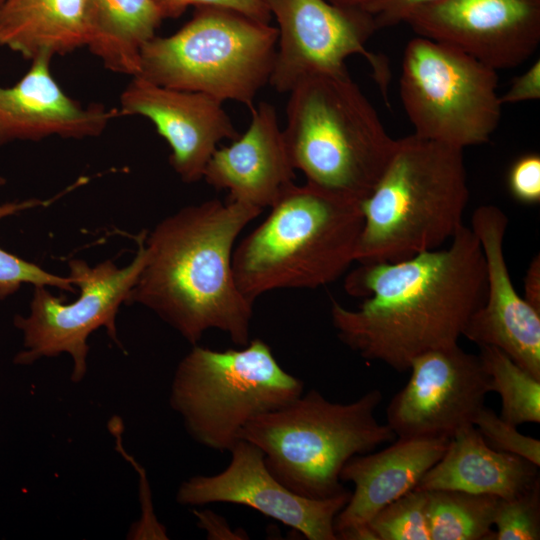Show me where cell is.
<instances>
[{"label":"cell","mask_w":540,"mask_h":540,"mask_svg":"<svg viewBox=\"0 0 540 540\" xmlns=\"http://www.w3.org/2000/svg\"><path fill=\"white\" fill-rule=\"evenodd\" d=\"M155 2L164 19L178 18L189 6L226 8L265 23H269L272 17L265 0H155Z\"/></svg>","instance_id":"obj_29"},{"label":"cell","mask_w":540,"mask_h":540,"mask_svg":"<svg viewBox=\"0 0 540 540\" xmlns=\"http://www.w3.org/2000/svg\"><path fill=\"white\" fill-rule=\"evenodd\" d=\"M497 70L459 48L416 36L404 50L399 91L415 135L458 147L489 142L501 118Z\"/></svg>","instance_id":"obj_9"},{"label":"cell","mask_w":540,"mask_h":540,"mask_svg":"<svg viewBox=\"0 0 540 540\" xmlns=\"http://www.w3.org/2000/svg\"><path fill=\"white\" fill-rule=\"evenodd\" d=\"M492 392L501 399L500 417L515 425L540 423V379L493 346H479Z\"/></svg>","instance_id":"obj_24"},{"label":"cell","mask_w":540,"mask_h":540,"mask_svg":"<svg viewBox=\"0 0 540 540\" xmlns=\"http://www.w3.org/2000/svg\"><path fill=\"white\" fill-rule=\"evenodd\" d=\"M508 188L514 199L533 205L540 201V156L528 153L517 158L507 176Z\"/></svg>","instance_id":"obj_30"},{"label":"cell","mask_w":540,"mask_h":540,"mask_svg":"<svg viewBox=\"0 0 540 540\" xmlns=\"http://www.w3.org/2000/svg\"><path fill=\"white\" fill-rule=\"evenodd\" d=\"M303 392V382L285 371L270 346L256 338L242 349L193 345L176 367L169 403L196 442L229 452L251 419Z\"/></svg>","instance_id":"obj_8"},{"label":"cell","mask_w":540,"mask_h":540,"mask_svg":"<svg viewBox=\"0 0 540 540\" xmlns=\"http://www.w3.org/2000/svg\"><path fill=\"white\" fill-rule=\"evenodd\" d=\"M277 28L234 10L195 7L190 21L141 49L136 76L249 107L272 75Z\"/></svg>","instance_id":"obj_7"},{"label":"cell","mask_w":540,"mask_h":540,"mask_svg":"<svg viewBox=\"0 0 540 540\" xmlns=\"http://www.w3.org/2000/svg\"><path fill=\"white\" fill-rule=\"evenodd\" d=\"M508 224L494 205L479 206L471 227L481 246L486 270L483 304L470 318L463 336L478 346H493L540 379V311L516 291L504 256Z\"/></svg>","instance_id":"obj_15"},{"label":"cell","mask_w":540,"mask_h":540,"mask_svg":"<svg viewBox=\"0 0 540 540\" xmlns=\"http://www.w3.org/2000/svg\"><path fill=\"white\" fill-rule=\"evenodd\" d=\"M227 467L214 475H196L178 487L176 501L198 507L229 503L250 507L309 540H337L334 521L350 498L346 491L325 499L301 496L282 484L269 471L262 451L238 441L229 451Z\"/></svg>","instance_id":"obj_13"},{"label":"cell","mask_w":540,"mask_h":540,"mask_svg":"<svg viewBox=\"0 0 540 540\" xmlns=\"http://www.w3.org/2000/svg\"><path fill=\"white\" fill-rule=\"evenodd\" d=\"M146 232L137 238L138 250L124 267L105 260L90 267L81 259L68 261L69 277L79 289L76 300L64 303L44 286H35L27 316L16 315L14 325L23 333V350L14 363L31 365L41 358L68 354L72 359L71 381L81 382L87 373L88 338L104 327L110 339L122 347L116 318L128 303L145 260Z\"/></svg>","instance_id":"obj_10"},{"label":"cell","mask_w":540,"mask_h":540,"mask_svg":"<svg viewBox=\"0 0 540 540\" xmlns=\"http://www.w3.org/2000/svg\"><path fill=\"white\" fill-rule=\"evenodd\" d=\"M251 122L244 134L228 146L217 148L206 165L203 179L228 191V201L272 207L294 184L283 130L274 106H251Z\"/></svg>","instance_id":"obj_18"},{"label":"cell","mask_w":540,"mask_h":540,"mask_svg":"<svg viewBox=\"0 0 540 540\" xmlns=\"http://www.w3.org/2000/svg\"><path fill=\"white\" fill-rule=\"evenodd\" d=\"M265 1L278 23V50L269 80L276 91L289 93L299 80L310 75L347 73L345 60L358 54L371 66L387 101V60L365 47L377 30L371 14L327 0Z\"/></svg>","instance_id":"obj_11"},{"label":"cell","mask_w":540,"mask_h":540,"mask_svg":"<svg viewBox=\"0 0 540 540\" xmlns=\"http://www.w3.org/2000/svg\"><path fill=\"white\" fill-rule=\"evenodd\" d=\"M344 287L365 300L348 309L332 299L338 338L362 358L405 372L417 356L458 344L485 299L484 256L463 225L445 249L397 262L360 263Z\"/></svg>","instance_id":"obj_1"},{"label":"cell","mask_w":540,"mask_h":540,"mask_svg":"<svg viewBox=\"0 0 540 540\" xmlns=\"http://www.w3.org/2000/svg\"><path fill=\"white\" fill-rule=\"evenodd\" d=\"M53 202L30 198L23 201L0 203V220L21 211L45 206ZM55 287L67 292H75L73 280L67 276L50 273L37 264L24 260L0 247V300L16 293L22 284Z\"/></svg>","instance_id":"obj_25"},{"label":"cell","mask_w":540,"mask_h":540,"mask_svg":"<svg viewBox=\"0 0 540 540\" xmlns=\"http://www.w3.org/2000/svg\"><path fill=\"white\" fill-rule=\"evenodd\" d=\"M51 60L47 55L36 57L19 81L0 86V147L53 136L98 137L120 116L118 109L100 103L83 105L70 97L54 78Z\"/></svg>","instance_id":"obj_17"},{"label":"cell","mask_w":540,"mask_h":540,"mask_svg":"<svg viewBox=\"0 0 540 540\" xmlns=\"http://www.w3.org/2000/svg\"><path fill=\"white\" fill-rule=\"evenodd\" d=\"M493 526L496 540L540 539V480L513 497L499 498Z\"/></svg>","instance_id":"obj_27"},{"label":"cell","mask_w":540,"mask_h":540,"mask_svg":"<svg viewBox=\"0 0 540 540\" xmlns=\"http://www.w3.org/2000/svg\"><path fill=\"white\" fill-rule=\"evenodd\" d=\"M538 469L520 456L492 449L476 427L469 425L449 440L443 456L416 488L510 498L540 480Z\"/></svg>","instance_id":"obj_20"},{"label":"cell","mask_w":540,"mask_h":540,"mask_svg":"<svg viewBox=\"0 0 540 540\" xmlns=\"http://www.w3.org/2000/svg\"><path fill=\"white\" fill-rule=\"evenodd\" d=\"M87 0H3L0 46L32 61L63 56L87 47Z\"/></svg>","instance_id":"obj_21"},{"label":"cell","mask_w":540,"mask_h":540,"mask_svg":"<svg viewBox=\"0 0 540 540\" xmlns=\"http://www.w3.org/2000/svg\"><path fill=\"white\" fill-rule=\"evenodd\" d=\"M540 98V61L537 59L524 73L514 78L501 104H515Z\"/></svg>","instance_id":"obj_32"},{"label":"cell","mask_w":540,"mask_h":540,"mask_svg":"<svg viewBox=\"0 0 540 540\" xmlns=\"http://www.w3.org/2000/svg\"><path fill=\"white\" fill-rule=\"evenodd\" d=\"M289 94L283 135L293 168L307 183L362 203L397 140L348 72L307 76Z\"/></svg>","instance_id":"obj_5"},{"label":"cell","mask_w":540,"mask_h":540,"mask_svg":"<svg viewBox=\"0 0 540 540\" xmlns=\"http://www.w3.org/2000/svg\"><path fill=\"white\" fill-rule=\"evenodd\" d=\"M87 48L112 72L138 74L142 47L164 20L155 0H87Z\"/></svg>","instance_id":"obj_22"},{"label":"cell","mask_w":540,"mask_h":540,"mask_svg":"<svg viewBox=\"0 0 540 540\" xmlns=\"http://www.w3.org/2000/svg\"><path fill=\"white\" fill-rule=\"evenodd\" d=\"M404 23L495 70L509 69L540 44V0H435L414 9Z\"/></svg>","instance_id":"obj_14"},{"label":"cell","mask_w":540,"mask_h":540,"mask_svg":"<svg viewBox=\"0 0 540 540\" xmlns=\"http://www.w3.org/2000/svg\"><path fill=\"white\" fill-rule=\"evenodd\" d=\"M335 5L345 7L363 8L373 0H327Z\"/></svg>","instance_id":"obj_35"},{"label":"cell","mask_w":540,"mask_h":540,"mask_svg":"<svg viewBox=\"0 0 540 540\" xmlns=\"http://www.w3.org/2000/svg\"><path fill=\"white\" fill-rule=\"evenodd\" d=\"M498 499L457 490L428 491L430 539H494L492 526Z\"/></svg>","instance_id":"obj_23"},{"label":"cell","mask_w":540,"mask_h":540,"mask_svg":"<svg viewBox=\"0 0 540 540\" xmlns=\"http://www.w3.org/2000/svg\"><path fill=\"white\" fill-rule=\"evenodd\" d=\"M435 0H373L362 9L372 15L377 29L404 23L417 7Z\"/></svg>","instance_id":"obj_31"},{"label":"cell","mask_w":540,"mask_h":540,"mask_svg":"<svg viewBox=\"0 0 540 540\" xmlns=\"http://www.w3.org/2000/svg\"><path fill=\"white\" fill-rule=\"evenodd\" d=\"M410 378L387 406L397 438L451 439L474 419L492 392L479 355L458 344L414 358Z\"/></svg>","instance_id":"obj_12"},{"label":"cell","mask_w":540,"mask_h":540,"mask_svg":"<svg viewBox=\"0 0 540 540\" xmlns=\"http://www.w3.org/2000/svg\"><path fill=\"white\" fill-rule=\"evenodd\" d=\"M233 251L236 283L253 303L267 292L334 282L355 261L361 202L295 183Z\"/></svg>","instance_id":"obj_4"},{"label":"cell","mask_w":540,"mask_h":540,"mask_svg":"<svg viewBox=\"0 0 540 540\" xmlns=\"http://www.w3.org/2000/svg\"><path fill=\"white\" fill-rule=\"evenodd\" d=\"M3 2V0H0V4Z\"/></svg>","instance_id":"obj_37"},{"label":"cell","mask_w":540,"mask_h":540,"mask_svg":"<svg viewBox=\"0 0 540 540\" xmlns=\"http://www.w3.org/2000/svg\"><path fill=\"white\" fill-rule=\"evenodd\" d=\"M383 399L378 389L342 404L317 390L251 419L241 440L257 446L269 471L293 492L325 499L346 492L340 473L355 455L396 440L375 412Z\"/></svg>","instance_id":"obj_6"},{"label":"cell","mask_w":540,"mask_h":540,"mask_svg":"<svg viewBox=\"0 0 540 540\" xmlns=\"http://www.w3.org/2000/svg\"><path fill=\"white\" fill-rule=\"evenodd\" d=\"M262 210L208 200L165 217L145 236V260L127 304L155 313L195 345L217 329L238 346L250 341L254 303L239 289L235 242Z\"/></svg>","instance_id":"obj_2"},{"label":"cell","mask_w":540,"mask_h":540,"mask_svg":"<svg viewBox=\"0 0 540 540\" xmlns=\"http://www.w3.org/2000/svg\"><path fill=\"white\" fill-rule=\"evenodd\" d=\"M474 426L492 449L520 456L540 466V440L524 435L517 426L503 420L485 405L474 419Z\"/></svg>","instance_id":"obj_28"},{"label":"cell","mask_w":540,"mask_h":540,"mask_svg":"<svg viewBox=\"0 0 540 540\" xmlns=\"http://www.w3.org/2000/svg\"><path fill=\"white\" fill-rule=\"evenodd\" d=\"M368 525L376 540H431L428 491L410 490L383 507Z\"/></svg>","instance_id":"obj_26"},{"label":"cell","mask_w":540,"mask_h":540,"mask_svg":"<svg viewBox=\"0 0 540 540\" xmlns=\"http://www.w3.org/2000/svg\"><path fill=\"white\" fill-rule=\"evenodd\" d=\"M469 199L463 149L411 134L398 139L371 194L361 203L359 263L397 262L450 241Z\"/></svg>","instance_id":"obj_3"},{"label":"cell","mask_w":540,"mask_h":540,"mask_svg":"<svg viewBox=\"0 0 540 540\" xmlns=\"http://www.w3.org/2000/svg\"><path fill=\"white\" fill-rule=\"evenodd\" d=\"M222 101L195 91L154 84L134 76L120 96V116L149 119L168 143L169 162L185 183L203 179L207 163L223 139H236Z\"/></svg>","instance_id":"obj_16"},{"label":"cell","mask_w":540,"mask_h":540,"mask_svg":"<svg viewBox=\"0 0 540 540\" xmlns=\"http://www.w3.org/2000/svg\"><path fill=\"white\" fill-rule=\"evenodd\" d=\"M6 184V179L0 175V187Z\"/></svg>","instance_id":"obj_36"},{"label":"cell","mask_w":540,"mask_h":540,"mask_svg":"<svg viewBox=\"0 0 540 540\" xmlns=\"http://www.w3.org/2000/svg\"><path fill=\"white\" fill-rule=\"evenodd\" d=\"M523 298L540 311V256L536 255L527 269L524 279Z\"/></svg>","instance_id":"obj_34"},{"label":"cell","mask_w":540,"mask_h":540,"mask_svg":"<svg viewBox=\"0 0 540 540\" xmlns=\"http://www.w3.org/2000/svg\"><path fill=\"white\" fill-rule=\"evenodd\" d=\"M197 518V525L206 532L208 539L212 540H240L248 539L246 532L242 529L231 528L227 520L211 510H194Z\"/></svg>","instance_id":"obj_33"},{"label":"cell","mask_w":540,"mask_h":540,"mask_svg":"<svg viewBox=\"0 0 540 540\" xmlns=\"http://www.w3.org/2000/svg\"><path fill=\"white\" fill-rule=\"evenodd\" d=\"M387 448L350 458L340 480L354 492L334 521L336 535L368 524L386 505L417 487L425 473L445 453L447 438H396Z\"/></svg>","instance_id":"obj_19"}]
</instances>
